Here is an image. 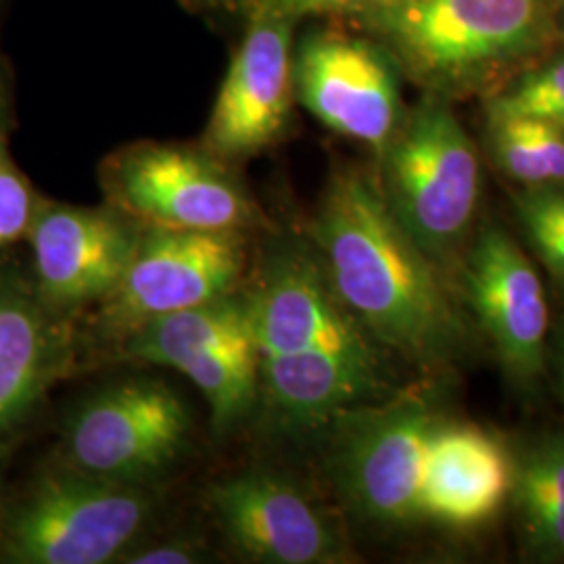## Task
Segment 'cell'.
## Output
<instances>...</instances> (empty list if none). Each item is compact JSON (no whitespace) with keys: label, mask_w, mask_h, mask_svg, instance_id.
<instances>
[{"label":"cell","mask_w":564,"mask_h":564,"mask_svg":"<svg viewBox=\"0 0 564 564\" xmlns=\"http://www.w3.org/2000/svg\"><path fill=\"white\" fill-rule=\"evenodd\" d=\"M0 120H2V90H0Z\"/></svg>","instance_id":"484cf974"},{"label":"cell","mask_w":564,"mask_h":564,"mask_svg":"<svg viewBox=\"0 0 564 564\" xmlns=\"http://www.w3.org/2000/svg\"><path fill=\"white\" fill-rule=\"evenodd\" d=\"M36 197L0 139V251L28 232Z\"/></svg>","instance_id":"44dd1931"},{"label":"cell","mask_w":564,"mask_h":564,"mask_svg":"<svg viewBox=\"0 0 564 564\" xmlns=\"http://www.w3.org/2000/svg\"><path fill=\"white\" fill-rule=\"evenodd\" d=\"M398 65L375 42L318 32L295 51V97L328 130L381 153L403 120Z\"/></svg>","instance_id":"8fae6325"},{"label":"cell","mask_w":564,"mask_h":564,"mask_svg":"<svg viewBox=\"0 0 564 564\" xmlns=\"http://www.w3.org/2000/svg\"><path fill=\"white\" fill-rule=\"evenodd\" d=\"M209 508L226 540L253 563L349 561L341 533L323 508L270 470H245L212 485Z\"/></svg>","instance_id":"5bb4252c"},{"label":"cell","mask_w":564,"mask_h":564,"mask_svg":"<svg viewBox=\"0 0 564 564\" xmlns=\"http://www.w3.org/2000/svg\"><path fill=\"white\" fill-rule=\"evenodd\" d=\"M419 80L454 86L523 59L550 34V0H400L364 15Z\"/></svg>","instance_id":"277c9868"},{"label":"cell","mask_w":564,"mask_h":564,"mask_svg":"<svg viewBox=\"0 0 564 564\" xmlns=\"http://www.w3.org/2000/svg\"><path fill=\"white\" fill-rule=\"evenodd\" d=\"M489 149L508 178L523 186L564 181V130L547 121L487 111Z\"/></svg>","instance_id":"ac0fdd59"},{"label":"cell","mask_w":564,"mask_h":564,"mask_svg":"<svg viewBox=\"0 0 564 564\" xmlns=\"http://www.w3.org/2000/svg\"><path fill=\"white\" fill-rule=\"evenodd\" d=\"M123 356L167 366L202 391L218 429L242 421L260 395V358L242 293L144 324L123 339Z\"/></svg>","instance_id":"9c48e42d"},{"label":"cell","mask_w":564,"mask_h":564,"mask_svg":"<svg viewBox=\"0 0 564 564\" xmlns=\"http://www.w3.org/2000/svg\"><path fill=\"white\" fill-rule=\"evenodd\" d=\"M466 295L506 370L533 383L544 370L550 307L544 282L505 228L487 226L464 265Z\"/></svg>","instance_id":"9a60e30c"},{"label":"cell","mask_w":564,"mask_h":564,"mask_svg":"<svg viewBox=\"0 0 564 564\" xmlns=\"http://www.w3.org/2000/svg\"><path fill=\"white\" fill-rule=\"evenodd\" d=\"M69 333L34 286L0 272V435L41 402L69 360Z\"/></svg>","instance_id":"2e32d148"},{"label":"cell","mask_w":564,"mask_h":564,"mask_svg":"<svg viewBox=\"0 0 564 564\" xmlns=\"http://www.w3.org/2000/svg\"><path fill=\"white\" fill-rule=\"evenodd\" d=\"M337 426V479L370 523L468 531L510 498L514 458L505 442L431 402L377 403Z\"/></svg>","instance_id":"7a4b0ae2"},{"label":"cell","mask_w":564,"mask_h":564,"mask_svg":"<svg viewBox=\"0 0 564 564\" xmlns=\"http://www.w3.org/2000/svg\"><path fill=\"white\" fill-rule=\"evenodd\" d=\"M247 265L245 230L142 226L121 281L99 303V326L123 341L144 324L235 293Z\"/></svg>","instance_id":"52a82bcc"},{"label":"cell","mask_w":564,"mask_h":564,"mask_svg":"<svg viewBox=\"0 0 564 564\" xmlns=\"http://www.w3.org/2000/svg\"><path fill=\"white\" fill-rule=\"evenodd\" d=\"M487 111L527 116L564 130V55L517 78L489 101Z\"/></svg>","instance_id":"ffe728a7"},{"label":"cell","mask_w":564,"mask_h":564,"mask_svg":"<svg viewBox=\"0 0 564 564\" xmlns=\"http://www.w3.org/2000/svg\"><path fill=\"white\" fill-rule=\"evenodd\" d=\"M554 18H556V23L561 25V30L564 32V0H561V4L554 9Z\"/></svg>","instance_id":"d4e9b609"},{"label":"cell","mask_w":564,"mask_h":564,"mask_svg":"<svg viewBox=\"0 0 564 564\" xmlns=\"http://www.w3.org/2000/svg\"><path fill=\"white\" fill-rule=\"evenodd\" d=\"M107 203L142 226L249 230L260 212L226 162L207 149L139 142L101 170Z\"/></svg>","instance_id":"8992f818"},{"label":"cell","mask_w":564,"mask_h":564,"mask_svg":"<svg viewBox=\"0 0 564 564\" xmlns=\"http://www.w3.org/2000/svg\"><path fill=\"white\" fill-rule=\"evenodd\" d=\"M242 295L274 424L316 433L387 398L393 354L339 300L312 241L272 242Z\"/></svg>","instance_id":"6da1fadb"},{"label":"cell","mask_w":564,"mask_h":564,"mask_svg":"<svg viewBox=\"0 0 564 564\" xmlns=\"http://www.w3.org/2000/svg\"><path fill=\"white\" fill-rule=\"evenodd\" d=\"M510 498L529 554L564 563V433H542L514 456Z\"/></svg>","instance_id":"e0dca14e"},{"label":"cell","mask_w":564,"mask_h":564,"mask_svg":"<svg viewBox=\"0 0 564 564\" xmlns=\"http://www.w3.org/2000/svg\"><path fill=\"white\" fill-rule=\"evenodd\" d=\"M25 237L34 258V291L63 316L101 303L118 286L141 228L109 203L82 207L39 202Z\"/></svg>","instance_id":"7c38bea8"},{"label":"cell","mask_w":564,"mask_h":564,"mask_svg":"<svg viewBox=\"0 0 564 564\" xmlns=\"http://www.w3.org/2000/svg\"><path fill=\"white\" fill-rule=\"evenodd\" d=\"M381 188L393 216L426 256L442 260L468 235L479 195V153L458 116L424 99L383 151Z\"/></svg>","instance_id":"5b68a950"},{"label":"cell","mask_w":564,"mask_h":564,"mask_svg":"<svg viewBox=\"0 0 564 564\" xmlns=\"http://www.w3.org/2000/svg\"><path fill=\"white\" fill-rule=\"evenodd\" d=\"M558 372H561L564 389V330L561 333V339H558Z\"/></svg>","instance_id":"cb8c5ba5"},{"label":"cell","mask_w":564,"mask_h":564,"mask_svg":"<svg viewBox=\"0 0 564 564\" xmlns=\"http://www.w3.org/2000/svg\"><path fill=\"white\" fill-rule=\"evenodd\" d=\"M514 209L540 260L564 282V181L523 186L514 195Z\"/></svg>","instance_id":"d6986e66"},{"label":"cell","mask_w":564,"mask_h":564,"mask_svg":"<svg viewBox=\"0 0 564 564\" xmlns=\"http://www.w3.org/2000/svg\"><path fill=\"white\" fill-rule=\"evenodd\" d=\"M191 419L160 381H126L90 398L65 433V454L82 475L141 485L174 463Z\"/></svg>","instance_id":"30bf717a"},{"label":"cell","mask_w":564,"mask_h":564,"mask_svg":"<svg viewBox=\"0 0 564 564\" xmlns=\"http://www.w3.org/2000/svg\"><path fill=\"white\" fill-rule=\"evenodd\" d=\"M265 7L279 11L282 15L297 20L310 13H360L368 15L372 11L395 4L400 0H260Z\"/></svg>","instance_id":"7402d4cb"},{"label":"cell","mask_w":564,"mask_h":564,"mask_svg":"<svg viewBox=\"0 0 564 564\" xmlns=\"http://www.w3.org/2000/svg\"><path fill=\"white\" fill-rule=\"evenodd\" d=\"M293 21L258 4L203 134V149L223 162L253 158L286 132L295 101Z\"/></svg>","instance_id":"4fadbf2b"},{"label":"cell","mask_w":564,"mask_h":564,"mask_svg":"<svg viewBox=\"0 0 564 564\" xmlns=\"http://www.w3.org/2000/svg\"><path fill=\"white\" fill-rule=\"evenodd\" d=\"M207 2H230V0H207Z\"/></svg>","instance_id":"4316f807"},{"label":"cell","mask_w":564,"mask_h":564,"mask_svg":"<svg viewBox=\"0 0 564 564\" xmlns=\"http://www.w3.org/2000/svg\"><path fill=\"white\" fill-rule=\"evenodd\" d=\"M153 502L139 485L82 473L44 479L11 517L4 558L20 564H107L139 542Z\"/></svg>","instance_id":"ba28073f"},{"label":"cell","mask_w":564,"mask_h":564,"mask_svg":"<svg viewBox=\"0 0 564 564\" xmlns=\"http://www.w3.org/2000/svg\"><path fill=\"white\" fill-rule=\"evenodd\" d=\"M310 241L339 300L391 354L437 366L463 349V318L435 260L403 230L379 182L337 172Z\"/></svg>","instance_id":"3957f363"},{"label":"cell","mask_w":564,"mask_h":564,"mask_svg":"<svg viewBox=\"0 0 564 564\" xmlns=\"http://www.w3.org/2000/svg\"><path fill=\"white\" fill-rule=\"evenodd\" d=\"M205 561L202 547L182 540L142 545L137 542L118 563L123 564H193Z\"/></svg>","instance_id":"603a6c76"}]
</instances>
